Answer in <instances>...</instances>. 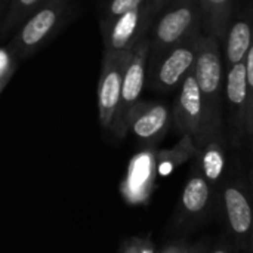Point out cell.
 Here are the masks:
<instances>
[{
  "mask_svg": "<svg viewBox=\"0 0 253 253\" xmlns=\"http://www.w3.org/2000/svg\"><path fill=\"white\" fill-rule=\"evenodd\" d=\"M67 0H46L31 13L15 36L12 50L19 56L39 50L59 28L65 15Z\"/></svg>",
  "mask_w": 253,
  "mask_h": 253,
  "instance_id": "obj_6",
  "label": "cell"
},
{
  "mask_svg": "<svg viewBox=\"0 0 253 253\" xmlns=\"http://www.w3.org/2000/svg\"><path fill=\"white\" fill-rule=\"evenodd\" d=\"M4 3H6V0H0V15L4 10Z\"/></svg>",
  "mask_w": 253,
  "mask_h": 253,
  "instance_id": "obj_29",
  "label": "cell"
},
{
  "mask_svg": "<svg viewBox=\"0 0 253 253\" xmlns=\"http://www.w3.org/2000/svg\"><path fill=\"white\" fill-rule=\"evenodd\" d=\"M248 246L251 248V251L253 253V230H252V234H251V237H249V243H248Z\"/></svg>",
  "mask_w": 253,
  "mask_h": 253,
  "instance_id": "obj_28",
  "label": "cell"
},
{
  "mask_svg": "<svg viewBox=\"0 0 253 253\" xmlns=\"http://www.w3.org/2000/svg\"><path fill=\"white\" fill-rule=\"evenodd\" d=\"M252 139H253V135H252Z\"/></svg>",
  "mask_w": 253,
  "mask_h": 253,
  "instance_id": "obj_30",
  "label": "cell"
},
{
  "mask_svg": "<svg viewBox=\"0 0 253 253\" xmlns=\"http://www.w3.org/2000/svg\"><path fill=\"white\" fill-rule=\"evenodd\" d=\"M147 0H108L101 16V25L107 24L117 16L142 6Z\"/></svg>",
  "mask_w": 253,
  "mask_h": 253,
  "instance_id": "obj_19",
  "label": "cell"
},
{
  "mask_svg": "<svg viewBox=\"0 0 253 253\" xmlns=\"http://www.w3.org/2000/svg\"><path fill=\"white\" fill-rule=\"evenodd\" d=\"M215 190L200 173V170L193 166L191 173L185 182V187L181 194L179 212L182 219L188 222L200 221L208 211L211 209Z\"/></svg>",
  "mask_w": 253,
  "mask_h": 253,
  "instance_id": "obj_14",
  "label": "cell"
},
{
  "mask_svg": "<svg viewBox=\"0 0 253 253\" xmlns=\"http://www.w3.org/2000/svg\"><path fill=\"white\" fill-rule=\"evenodd\" d=\"M194 154H196V145L191 136L182 135L179 142L172 150L157 151V170L163 173H169L181 163L194 157Z\"/></svg>",
  "mask_w": 253,
  "mask_h": 253,
  "instance_id": "obj_17",
  "label": "cell"
},
{
  "mask_svg": "<svg viewBox=\"0 0 253 253\" xmlns=\"http://www.w3.org/2000/svg\"><path fill=\"white\" fill-rule=\"evenodd\" d=\"M222 206L230 233L240 242V245L249 243L253 230V197L248 190L237 182H230L221 188Z\"/></svg>",
  "mask_w": 253,
  "mask_h": 253,
  "instance_id": "obj_10",
  "label": "cell"
},
{
  "mask_svg": "<svg viewBox=\"0 0 253 253\" xmlns=\"http://www.w3.org/2000/svg\"><path fill=\"white\" fill-rule=\"evenodd\" d=\"M253 39V21L251 18H240L230 24L225 33V62L228 67L245 62Z\"/></svg>",
  "mask_w": 253,
  "mask_h": 253,
  "instance_id": "obj_15",
  "label": "cell"
},
{
  "mask_svg": "<svg viewBox=\"0 0 253 253\" xmlns=\"http://www.w3.org/2000/svg\"><path fill=\"white\" fill-rule=\"evenodd\" d=\"M148 56H150V37H142L130 52L129 62L125 68L120 102L113 122L110 132L116 138H125L127 133V120L133 107L141 101L144 86L147 83V70H148Z\"/></svg>",
  "mask_w": 253,
  "mask_h": 253,
  "instance_id": "obj_4",
  "label": "cell"
},
{
  "mask_svg": "<svg viewBox=\"0 0 253 253\" xmlns=\"http://www.w3.org/2000/svg\"><path fill=\"white\" fill-rule=\"evenodd\" d=\"M206 253H231V252H230V249H228L225 245H218V246H215L213 249L206 251Z\"/></svg>",
  "mask_w": 253,
  "mask_h": 253,
  "instance_id": "obj_24",
  "label": "cell"
},
{
  "mask_svg": "<svg viewBox=\"0 0 253 253\" xmlns=\"http://www.w3.org/2000/svg\"><path fill=\"white\" fill-rule=\"evenodd\" d=\"M12 77V74H7V76H1L0 77V92L3 90V87L6 86V83L9 82V79Z\"/></svg>",
  "mask_w": 253,
  "mask_h": 253,
  "instance_id": "obj_26",
  "label": "cell"
},
{
  "mask_svg": "<svg viewBox=\"0 0 253 253\" xmlns=\"http://www.w3.org/2000/svg\"><path fill=\"white\" fill-rule=\"evenodd\" d=\"M46 0H10V7L6 13L1 34H6L7 31L16 28L19 24H24V21L34 13Z\"/></svg>",
  "mask_w": 253,
  "mask_h": 253,
  "instance_id": "obj_18",
  "label": "cell"
},
{
  "mask_svg": "<svg viewBox=\"0 0 253 253\" xmlns=\"http://www.w3.org/2000/svg\"><path fill=\"white\" fill-rule=\"evenodd\" d=\"M200 248V243H188V242H176L165 249H162L160 253H197Z\"/></svg>",
  "mask_w": 253,
  "mask_h": 253,
  "instance_id": "obj_22",
  "label": "cell"
},
{
  "mask_svg": "<svg viewBox=\"0 0 253 253\" xmlns=\"http://www.w3.org/2000/svg\"><path fill=\"white\" fill-rule=\"evenodd\" d=\"M194 166L213 190L222 185L225 173V133H213L196 144Z\"/></svg>",
  "mask_w": 253,
  "mask_h": 253,
  "instance_id": "obj_13",
  "label": "cell"
},
{
  "mask_svg": "<svg viewBox=\"0 0 253 253\" xmlns=\"http://www.w3.org/2000/svg\"><path fill=\"white\" fill-rule=\"evenodd\" d=\"M117 253H156V249L150 237H130L120 245Z\"/></svg>",
  "mask_w": 253,
  "mask_h": 253,
  "instance_id": "obj_21",
  "label": "cell"
},
{
  "mask_svg": "<svg viewBox=\"0 0 253 253\" xmlns=\"http://www.w3.org/2000/svg\"><path fill=\"white\" fill-rule=\"evenodd\" d=\"M13 70H15V62H13L12 52L0 47V77L13 74Z\"/></svg>",
  "mask_w": 253,
  "mask_h": 253,
  "instance_id": "obj_23",
  "label": "cell"
},
{
  "mask_svg": "<svg viewBox=\"0 0 253 253\" xmlns=\"http://www.w3.org/2000/svg\"><path fill=\"white\" fill-rule=\"evenodd\" d=\"M202 30L197 28L182 42L168 49L153 62H148L147 76L150 77V84L157 92H169L181 86L182 80L188 73L193 71Z\"/></svg>",
  "mask_w": 253,
  "mask_h": 253,
  "instance_id": "obj_3",
  "label": "cell"
},
{
  "mask_svg": "<svg viewBox=\"0 0 253 253\" xmlns=\"http://www.w3.org/2000/svg\"><path fill=\"white\" fill-rule=\"evenodd\" d=\"M197 28H202L199 0H176L170 3L168 9L154 19L150 28L148 62L157 59L162 53L182 42Z\"/></svg>",
  "mask_w": 253,
  "mask_h": 253,
  "instance_id": "obj_2",
  "label": "cell"
},
{
  "mask_svg": "<svg viewBox=\"0 0 253 253\" xmlns=\"http://www.w3.org/2000/svg\"><path fill=\"white\" fill-rule=\"evenodd\" d=\"M206 251H208V248L203 245V243H200V248H199V251H197V253H206Z\"/></svg>",
  "mask_w": 253,
  "mask_h": 253,
  "instance_id": "obj_27",
  "label": "cell"
},
{
  "mask_svg": "<svg viewBox=\"0 0 253 253\" xmlns=\"http://www.w3.org/2000/svg\"><path fill=\"white\" fill-rule=\"evenodd\" d=\"M172 123V110L157 101H139L129 114L127 132L145 144L154 147L163 139Z\"/></svg>",
  "mask_w": 253,
  "mask_h": 253,
  "instance_id": "obj_9",
  "label": "cell"
},
{
  "mask_svg": "<svg viewBox=\"0 0 253 253\" xmlns=\"http://www.w3.org/2000/svg\"><path fill=\"white\" fill-rule=\"evenodd\" d=\"M225 101L233 139L237 142L246 135L248 80L245 62L228 67L225 73Z\"/></svg>",
  "mask_w": 253,
  "mask_h": 253,
  "instance_id": "obj_11",
  "label": "cell"
},
{
  "mask_svg": "<svg viewBox=\"0 0 253 253\" xmlns=\"http://www.w3.org/2000/svg\"><path fill=\"white\" fill-rule=\"evenodd\" d=\"M246 80H248V110H246V136L253 135V39L246 61Z\"/></svg>",
  "mask_w": 253,
  "mask_h": 253,
  "instance_id": "obj_20",
  "label": "cell"
},
{
  "mask_svg": "<svg viewBox=\"0 0 253 253\" xmlns=\"http://www.w3.org/2000/svg\"><path fill=\"white\" fill-rule=\"evenodd\" d=\"M193 73L203 99V107L208 122V129L203 138L213 133H222L224 102H225V71H224V56H222L221 42L216 37L206 33L202 34Z\"/></svg>",
  "mask_w": 253,
  "mask_h": 253,
  "instance_id": "obj_1",
  "label": "cell"
},
{
  "mask_svg": "<svg viewBox=\"0 0 253 253\" xmlns=\"http://www.w3.org/2000/svg\"><path fill=\"white\" fill-rule=\"evenodd\" d=\"M162 9L147 0L142 6L129 10L116 19L102 24L101 33L104 39V52H127L145 36Z\"/></svg>",
  "mask_w": 253,
  "mask_h": 253,
  "instance_id": "obj_5",
  "label": "cell"
},
{
  "mask_svg": "<svg viewBox=\"0 0 253 253\" xmlns=\"http://www.w3.org/2000/svg\"><path fill=\"white\" fill-rule=\"evenodd\" d=\"M130 52H104L101 76L98 82V114L104 130H110L119 108L122 80Z\"/></svg>",
  "mask_w": 253,
  "mask_h": 253,
  "instance_id": "obj_7",
  "label": "cell"
},
{
  "mask_svg": "<svg viewBox=\"0 0 253 253\" xmlns=\"http://www.w3.org/2000/svg\"><path fill=\"white\" fill-rule=\"evenodd\" d=\"M150 1H153L154 4H157V6L163 10L166 6H169L170 3H173V1H176V0H150Z\"/></svg>",
  "mask_w": 253,
  "mask_h": 253,
  "instance_id": "obj_25",
  "label": "cell"
},
{
  "mask_svg": "<svg viewBox=\"0 0 253 253\" xmlns=\"http://www.w3.org/2000/svg\"><path fill=\"white\" fill-rule=\"evenodd\" d=\"M202 12V28L206 34L216 37L221 43L231 24L233 0H199Z\"/></svg>",
  "mask_w": 253,
  "mask_h": 253,
  "instance_id": "obj_16",
  "label": "cell"
},
{
  "mask_svg": "<svg viewBox=\"0 0 253 253\" xmlns=\"http://www.w3.org/2000/svg\"><path fill=\"white\" fill-rule=\"evenodd\" d=\"M157 173V151L154 147H147L135 154L127 168V176L123 181L122 191L132 203L144 202L151 190Z\"/></svg>",
  "mask_w": 253,
  "mask_h": 253,
  "instance_id": "obj_12",
  "label": "cell"
},
{
  "mask_svg": "<svg viewBox=\"0 0 253 253\" xmlns=\"http://www.w3.org/2000/svg\"><path fill=\"white\" fill-rule=\"evenodd\" d=\"M172 122L178 132L191 136L194 144L206 133V113L193 71L187 74L179 86V93L172 107Z\"/></svg>",
  "mask_w": 253,
  "mask_h": 253,
  "instance_id": "obj_8",
  "label": "cell"
}]
</instances>
